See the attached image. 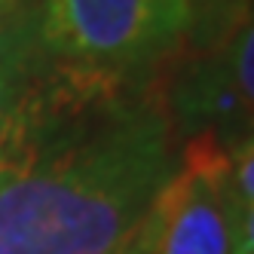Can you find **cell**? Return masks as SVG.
<instances>
[{"label":"cell","instance_id":"obj_1","mask_svg":"<svg viewBox=\"0 0 254 254\" xmlns=\"http://www.w3.org/2000/svg\"><path fill=\"white\" fill-rule=\"evenodd\" d=\"M114 83L67 74L31 83L0 129V254H129L175 172L156 104L95 107Z\"/></svg>","mask_w":254,"mask_h":254},{"label":"cell","instance_id":"obj_2","mask_svg":"<svg viewBox=\"0 0 254 254\" xmlns=\"http://www.w3.org/2000/svg\"><path fill=\"white\" fill-rule=\"evenodd\" d=\"M193 25L187 0H43L34 37L67 74L120 83L190 37Z\"/></svg>","mask_w":254,"mask_h":254},{"label":"cell","instance_id":"obj_3","mask_svg":"<svg viewBox=\"0 0 254 254\" xmlns=\"http://www.w3.org/2000/svg\"><path fill=\"white\" fill-rule=\"evenodd\" d=\"M254 221L230 187V153L221 138L196 135L169 175L129 254H251Z\"/></svg>","mask_w":254,"mask_h":254},{"label":"cell","instance_id":"obj_4","mask_svg":"<svg viewBox=\"0 0 254 254\" xmlns=\"http://www.w3.org/2000/svg\"><path fill=\"white\" fill-rule=\"evenodd\" d=\"M224 62H227V70L233 77V86L239 92V98L251 107L254 104V28H251V15L230 31Z\"/></svg>","mask_w":254,"mask_h":254},{"label":"cell","instance_id":"obj_5","mask_svg":"<svg viewBox=\"0 0 254 254\" xmlns=\"http://www.w3.org/2000/svg\"><path fill=\"white\" fill-rule=\"evenodd\" d=\"M40 46L34 37V15H9L0 19V70L34 67Z\"/></svg>","mask_w":254,"mask_h":254},{"label":"cell","instance_id":"obj_6","mask_svg":"<svg viewBox=\"0 0 254 254\" xmlns=\"http://www.w3.org/2000/svg\"><path fill=\"white\" fill-rule=\"evenodd\" d=\"M193 9V31H199L202 37H217L221 31H233L242 19H248L251 0H187Z\"/></svg>","mask_w":254,"mask_h":254},{"label":"cell","instance_id":"obj_7","mask_svg":"<svg viewBox=\"0 0 254 254\" xmlns=\"http://www.w3.org/2000/svg\"><path fill=\"white\" fill-rule=\"evenodd\" d=\"M31 67H15V70H0V129L12 120L25 98Z\"/></svg>","mask_w":254,"mask_h":254},{"label":"cell","instance_id":"obj_8","mask_svg":"<svg viewBox=\"0 0 254 254\" xmlns=\"http://www.w3.org/2000/svg\"><path fill=\"white\" fill-rule=\"evenodd\" d=\"M25 6V0H0V19H9V15H19Z\"/></svg>","mask_w":254,"mask_h":254}]
</instances>
